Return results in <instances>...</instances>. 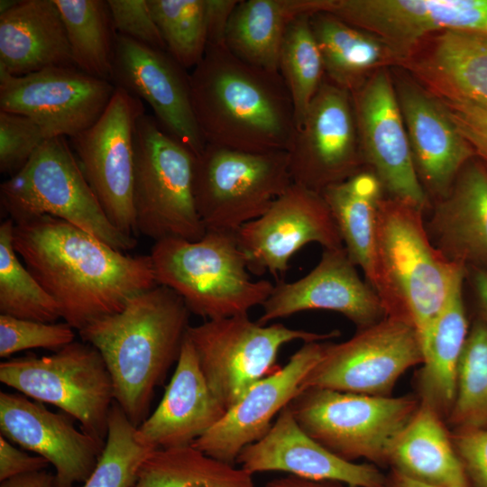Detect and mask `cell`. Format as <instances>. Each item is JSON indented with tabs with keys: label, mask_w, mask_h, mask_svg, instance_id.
I'll use <instances>...</instances> for the list:
<instances>
[{
	"label": "cell",
	"mask_w": 487,
	"mask_h": 487,
	"mask_svg": "<svg viewBox=\"0 0 487 487\" xmlns=\"http://www.w3.org/2000/svg\"><path fill=\"white\" fill-rule=\"evenodd\" d=\"M190 313L178 293L157 284L78 331L102 355L115 401L136 427L148 417L155 388L179 359Z\"/></svg>",
	"instance_id": "cell-3"
},
{
	"label": "cell",
	"mask_w": 487,
	"mask_h": 487,
	"mask_svg": "<svg viewBox=\"0 0 487 487\" xmlns=\"http://www.w3.org/2000/svg\"><path fill=\"white\" fill-rule=\"evenodd\" d=\"M394 86L416 173L432 204L475 155L433 94L413 78H399Z\"/></svg>",
	"instance_id": "cell-23"
},
{
	"label": "cell",
	"mask_w": 487,
	"mask_h": 487,
	"mask_svg": "<svg viewBox=\"0 0 487 487\" xmlns=\"http://www.w3.org/2000/svg\"><path fill=\"white\" fill-rule=\"evenodd\" d=\"M116 34L167 52L148 0H107Z\"/></svg>",
	"instance_id": "cell-43"
},
{
	"label": "cell",
	"mask_w": 487,
	"mask_h": 487,
	"mask_svg": "<svg viewBox=\"0 0 487 487\" xmlns=\"http://www.w3.org/2000/svg\"><path fill=\"white\" fill-rule=\"evenodd\" d=\"M236 463L253 474L285 472L348 487H382L385 480V473L375 464L346 461L322 446L299 426L289 406L262 438L240 452Z\"/></svg>",
	"instance_id": "cell-24"
},
{
	"label": "cell",
	"mask_w": 487,
	"mask_h": 487,
	"mask_svg": "<svg viewBox=\"0 0 487 487\" xmlns=\"http://www.w3.org/2000/svg\"><path fill=\"white\" fill-rule=\"evenodd\" d=\"M399 66L436 97L487 110V35L460 31L433 34Z\"/></svg>",
	"instance_id": "cell-26"
},
{
	"label": "cell",
	"mask_w": 487,
	"mask_h": 487,
	"mask_svg": "<svg viewBox=\"0 0 487 487\" xmlns=\"http://www.w3.org/2000/svg\"><path fill=\"white\" fill-rule=\"evenodd\" d=\"M466 276L467 270L453 284L416 380L419 401L431 407L445 420L454 403L459 362L470 329L464 299Z\"/></svg>",
	"instance_id": "cell-31"
},
{
	"label": "cell",
	"mask_w": 487,
	"mask_h": 487,
	"mask_svg": "<svg viewBox=\"0 0 487 487\" xmlns=\"http://www.w3.org/2000/svg\"><path fill=\"white\" fill-rule=\"evenodd\" d=\"M237 0H207V44L225 43L228 22Z\"/></svg>",
	"instance_id": "cell-47"
},
{
	"label": "cell",
	"mask_w": 487,
	"mask_h": 487,
	"mask_svg": "<svg viewBox=\"0 0 487 487\" xmlns=\"http://www.w3.org/2000/svg\"><path fill=\"white\" fill-rule=\"evenodd\" d=\"M60 13L75 66L111 81L116 32L107 1L54 0Z\"/></svg>",
	"instance_id": "cell-35"
},
{
	"label": "cell",
	"mask_w": 487,
	"mask_h": 487,
	"mask_svg": "<svg viewBox=\"0 0 487 487\" xmlns=\"http://www.w3.org/2000/svg\"><path fill=\"white\" fill-rule=\"evenodd\" d=\"M310 23L326 78L350 93L378 69L398 65L396 55L382 40L329 13L312 14Z\"/></svg>",
	"instance_id": "cell-33"
},
{
	"label": "cell",
	"mask_w": 487,
	"mask_h": 487,
	"mask_svg": "<svg viewBox=\"0 0 487 487\" xmlns=\"http://www.w3.org/2000/svg\"><path fill=\"white\" fill-rule=\"evenodd\" d=\"M262 307L257 321L262 325L320 309L340 313L362 329L388 316L375 290L360 278L345 246L323 249L314 269L293 282H278Z\"/></svg>",
	"instance_id": "cell-21"
},
{
	"label": "cell",
	"mask_w": 487,
	"mask_h": 487,
	"mask_svg": "<svg viewBox=\"0 0 487 487\" xmlns=\"http://www.w3.org/2000/svg\"><path fill=\"white\" fill-rule=\"evenodd\" d=\"M325 12L382 40L398 66L433 34L487 35V0H327Z\"/></svg>",
	"instance_id": "cell-17"
},
{
	"label": "cell",
	"mask_w": 487,
	"mask_h": 487,
	"mask_svg": "<svg viewBox=\"0 0 487 487\" xmlns=\"http://www.w3.org/2000/svg\"><path fill=\"white\" fill-rule=\"evenodd\" d=\"M157 284L178 293L189 311L207 320L248 314L273 286L253 280L234 232L207 230L198 241L165 238L150 254Z\"/></svg>",
	"instance_id": "cell-5"
},
{
	"label": "cell",
	"mask_w": 487,
	"mask_h": 487,
	"mask_svg": "<svg viewBox=\"0 0 487 487\" xmlns=\"http://www.w3.org/2000/svg\"><path fill=\"white\" fill-rule=\"evenodd\" d=\"M388 467L433 485L470 487L446 420L420 401L391 449Z\"/></svg>",
	"instance_id": "cell-29"
},
{
	"label": "cell",
	"mask_w": 487,
	"mask_h": 487,
	"mask_svg": "<svg viewBox=\"0 0 487 487\" xmlns=\"http://www.w3.org/2000/svg\"><path fill=\"white\" fill-rule=\"evenodd\" d=\"M311 15H301L289 25L279 58L278 71L293 104L296 129L326 77Z\"/></svg>",
	"instance_id": "cell-37"
},
{
	"label": "cell",
	"mask_w": 487,
	"mask_h": 487,
	"mask_svg": "<svg viewBox=\"0 0 487 487\" xmlns=\"http://www.w3.org/2000/svg\"><path fill=\"white\" fill-rule=\"evenodd\" d=\"M424 354L408 320L387 316L357 329L350 339L326 344L323 357L308 374L301 391L322 388L372 396H391L399 379L421 365Z\"/></svg>",
	"instance_id": "cell-12"
},
{
	"label": "cell",
	"mask_w": 487,
	"mask_h": 487,
	"mask_svg": "<svg viewBox=\"0 0 487 487\" xmlns=\"http://www.w3.org/2000/svg\"><path fill=\"white\" fill-rule=\"evenodd\" d=\"M111 82L145 101L159 124L196 157L202 152L189 74L168 52L116 34Z\"/></svg>",
	"instance_id": "cell-19"
},
{
	"label": "cell",
	"mask_w": 487,
	"mask_h": 487,
	"mask_svg": "<svg viewBox=\"0 0 487 487\" xmlns=\"http://www.w3.org/2000/svg\"><path fill=\"white\" fill-rule=\"evenodd\" d=\"M419 405L418 396H372L308 388L288 405L299 426L335 455L388 467L391 449Z\"/></svg>",
	"instance_id": "cell-8"
},
{
	"label": "cell",
	"mask_w": 487,
	"mask_h": 487,
	"mask_svg": "<svg viewBox=\"0 0 487 487\" xmlns=\"http://www.w3.org/2000/svg\"><path fill=\"white\" fill-rule=\"evenodd\" d=\"M142 101L123 88L98 120L70 138L79 166L110 221L133 235V136Z\"/></svg>",
	"instance_id": "cell-13"
},
{
	"label": "cell",
	"mask_w": 487,
	"mask_h": 487,
	"mask_svg": "<svg viewBox=\"0 0 487 487\" xmlns=\"http://www.w3.org/2000/svg\"><path fill=\"white\" fill-rule=\"evenodd\" d=\"M14 247L79 331L119 312L157 285L150 255H130L62 219L41 216L14 223Z\"/></svg>",
	"instance_id": "cell-1"
},
{
	"label": "cell",
	"mask_w": 487,
	"mask_h": 487,
	"mask_svg": "<svg viewBox=\"0 0 487 487\" xmlns=\"http://www.w3.org/2000/svg\"><path fill=\"white\" fill-rule=\"evenodd\" d=\"M14 221L0 225V313L43 323L61 317L57 302L21 262L14 250Z\"/></svg>",
	"instance_id": "cell-36"
},
{
	"label": "cell",
	"mask_w": 487,
	"mask_h": 487,
	"mask_svg": "<svg viewBox=\"0 0 487 487\" xmlns=\"http://www.w3.org/2000/svg\"><path fill=\"white\" fill-rule=\"evenodd\" d=\"M189 85L206 144L247 152L289 149L296 133L294 109L279 72L243 61L225 43L207 44Z\"/></svg>",
	"instance_id": "cell-2"
},
{
	"label": "cell",
	"mask_w": 487,
	"mask_h": 487,
	"mask_svg": "<svg viewBox=\"0 0 487 487\" xmlns=\"http://www.w3.org/2000/svg\"><path fill=\"white\" fill-rule=\"evenodd\" d=\"M446 423L453 431L487 429V323L481 317L469 329Z\"/></svg>",
	"instance_id": "cell-38"
},
{
	"label": "cell",
	"mask_w": 487,
	"mask_h": 487,
	"mask_svg": "<svg viewBox=\"0 0 487 487\" xmlns=\"http://www.w3.org/2000/svg\"><path fill=\"white\" fill-rule=\"evenodd\" d=\"M234 234L249 271L256 274L285 272L292 255L311 243L323 249L344 247L322 194L294 183L263 215Z\"/></svg>",
	"instance_id": "cell-18"
},
{
	"label": "cell",
	"mask_w": 487,
	"mask_h": 487,
	"mask_svg": "<svg viewBox=\"0 0 487 487\" xmlns=\"http://www.w3.org/2000/svg\"><path fill=\"white\" fill-rule=\"evenodd\" d=\"M167 52L186 70L202 60L207 46V0H148Z\"/></svg>",
	"instance_id": "cell-39"
},
{
	"label": "cell",
	"mask_w": 487,
	"mask_h": 487,
	"mask_svg": "<svg viewBox=\"0 0 487 487\" xmlns=\"http://www.w3.org/2000/svg\"><path fill=\"white\" fill-rule=\"evenodd\" d=\"M68 323H43L0 315V356L31 348L58 351L75 340Z\"/></svg>",
	"instance_id": "cell-41"
},
{
	"label": "cell",
	"mask_w": 487,
	"mask_h": 487,
	"mask_svg": "<svg viewBox=\"0 0 487 487\" xmlns=\"http://www.w3.org/2000/svg\"><path fill=\"white\" fill-rule=\"evenodd\" d=\"M292 183L286 151L206 144L196 157L194 198L206 230L237 231L263 215Z\"/></svg>",
	"instance_id": "cell-9"
},
{
	"label": "cell",
	"mask_w": 487,
	"mask_h": 487,
	"mask_svg": "<svg viewBox=\"0 0 487 487\" xmlns=\"http://www.w3.org/2000/svg\"><path fill=\"white\" fill-rule=\"evenodd\" d=\"M288 154L292 182L318 193L363 170L348 90L325 77Z\"/></svg>",
	"instance_id": "cell-15"
},
{
	"label": "cell",
	"mask_w": 487,
	"mask_h": 487,
	"mask_svg": "<svg viewBox=\"0 0 487 487\" xmlns=\"http://www.w3.org/2000/svg\"><path fill=\"white\" fill-rule=\"evenodd\" d=\"M327 0L238 1L227 24L225 43L243 61L279 72L289 25L301 15L324 12Z\"/></svg>",
	"instance_id": "cell-30"
},
{
	"label": "cell",
	"mask_w": 487,
	"mask_h": 487,
	"mask_svg": "<svg viewBox=\"0 0 487 487\" xmlns=\"http://www.w3.org/2000/svg\"><path fill=\"white\" fill-rule=\"evenodd\" d=\"M225 412L208 387L186 335L165 393L156 409L136 427L135 436L155 449L191 446Z\"/></svg>",
	"instance_id": "cell-25"
},
{
	"label": "cell",
	"mask_w": 487,
	"mask_h": 487,
	"mask_svg": "<svg viewBox=\"0 0 487 487\" xmlns=\"http://www.w3.org/2000/svg\"><path fill=\"white\" fill-rule=\"evenodd\" d=\"M136 427L114 401L108 418V431L100 458L82 487H133L147 457L156 450L141 444Z\"/></svg>",
	"instance_id": "cell-40"
},
{
	"label": "cell",
	"mask_w": 487,
	"mask_h": 487,
	"mask_svg": "<svg viewBox=\"0 0 487 487\" xmlns=\"http://www.w3.org/2000/svg\"><path fill=\"white\" fill-rule=\"evenodd\" d=\"M133 487H255L253 473L193 446L154 450Z\"/></svg>",
	"instance_id": "cell-34"
},
{
	"label": "cell",
	"mask_w": 487,
	"mask_h": 487,
	"mask_svg": "<svg viewBox=\"0 0 487 487\" xmlns=\"http://www.w3.org/2000/svg\"><path fill=\"white\" fill-rule=\"evenodd\" d=\"M470 487H487V429L452 431Z\"/></svg>",
	"instance_id": "cell-45"
},
{
	"label": "cell",
	"mask_w": 487,
	"mask_h": 487,
	"mask_svg": "<svg viewBox=\"0 0 487 487\" xmlns=\"http://www.w3.org/2000/svg\"><path fill=\"white\" fill-rule=\"evenodd\" d=\"M425 219L432 244L451 262L487 271V169L473 159Z\"/></svg>",
	"instance_id": "cell-27"
},
{
	"label": "cell",
	"mask_w": 487,
	"mask_h": 487,
	"mask_svg": "<svg viewBox=\"0 0 487 487\" xmlns=\"http://www.w3.org/2000/svg\"><path fill=\"white\" fill-rule=\"evenodd\" d=\"M0 202L14 223L51 216L122 252L137 244L107 217L66 137L46 139L23 167L1 184Z\"/></svg>",
	"instance_id": "cell-6"
},
{
	"label": "cell",
	"mask_w": 487,
	"mask_h": 487,
	"mask_svg": "<svg viewBox=\"0 0 487 487\" xmlns=\"http://www.w3.org/2000/svg\"><path fill=\"white\" fill-rule=\"evenodd\" d=\"M115 86L77 67L23 76L0 70V111L28 116L46 139L73 137L91 127L107 107Z\"/></svg>",
	"instance_id": "cell-14"
},
{
	"label": "cell",
	"mask_w": 487,
	"mask_h": 487,
	"mask_svg": "<svg viewBox=\"0 0 487 487\" xmlns=\"http://www.w3.org/2000/svg\"><path fill=\"white\" fill-rule=\"evenodd\" d=\"M326 344L308 342L288 363L253 385L223 418L191 446L234 464L240 452L262 438L272 419L300 392L308 374L325 354Z\"/></svg>",
	"instance_id": "cell-20"
},
{
	"label": "cell",
	"mask_w": 487,
	"mask_h": 487,
	"mask_svg": "<svg viewBox=\"0 0 487 487\" xmlns=\"http://www.w3.org/2000/svg\"><path fill=\"white\" fill-rule=\"evenodd\" d=\"M425 212L383 197L378 211L375 292L388 316L412 324L423 354L457 276L467 269L449 261L431 242Z\"/></svg>",
	"instance_id": "cell-4"
},
{
	"label": "cell",
	"mask_w": 487,
	"mask_h": 487,
	"mask_svg": "<svg viewBox=\"0 0 487 487\" xmlns=\"http://www.w3.org/2000/svg\"><path fill=\"white\" fill-rule=\"evenodd\" d=\"M338 330L317 333L282 324L262 325L248 314L206 320L190 326L187 337L213 394L225 410L257 381L271 374L280 348L292 341L322 342Z\"/></svg>",
	"instance_id": "cell-11"
},
{
	"label": "cell",
	"mask_w": 487,
	"mask_h": 487,
	"mask_svg": "<svg viewBox=\"0 0 487 487\" xmlns=\"http://www.w3.org/2000/svg\"><path fill=\"white\" fill-rule=\"evenodd\" d=\"M0 487H56L55 475L44 470L24 473L1 482Z\"/></svg>",
	"instance_id": "cell-48"
},
{
	"label": "cell",
	"mask_w": 487,
	"mask_h": 487,
	"mask_svg": "<svg viewBox=\"0 0 487 487\" xmlns=\"http://www.w3.org/2000/svg\"><path fill=\"white\" fill-rule=\"evenodd\" d=\"M467 278L471 280L480 317L487 323V271L473 267L468 268Z\"/></svg>",
	"instance_id": "cell-49"
},
{
	"label": "cell",
	"mask_w": 487,
	"mask_h": 487,
	"mask_svg": "<svg viewBox=\"0 0 487 487\" xmlns=\"http://www.w3.org/2000/svg\"><path fill=\"white\" fill-rule=\"evenodd\" d=\"M68 418L23 394L0 392L1 435L51 464L56 487L84 483L106 443L78 431Z\"/></svg>",
	"instance_id": "cell-22"
},
{
	"label": "cell",
	"mask_w": 487,
	"mask_h": 487,
	"mask_svg": "<svg viewBox=\"0 0 487 487\" xmlns=\"http://www.w3.org/2000/svg\"><path fill=\"white\" fill-rule=\"evenodd\" d=\"M382 487H444L422 482L407 477L399 472L390 469L385 473V480Z\"/></svg>",
	"instance_id": "cell-51"
},
{
	"label": "cell",
	"mask_w": 487,
	"mask_h": 487,
	"mask_svg": "<svg viewBox=\"0 0 487 487\" xmlns=\"http://www.w3.org/2000/svg\"><path fill=\"white\" fill-rule=\"evenodd\" d=\"M19 3V0H1L0 1V14H3Z\"/></svg>",
	"instance_id": "cell-52"
},
{
	"label": "cell",
	"mask_w": 487,
	"mask_h": 487,
	"mask_svg": "<svg viewBox=\"0 0 487 487\" xmlns=\"http://www.w3.org/2000/svg\"><path fill=\"white\" fill-rule=\"evenodd\" d=\"M46 140L28 116L0 111V171L14 175Z\"/></svg>",
	"instance_id": "cell-42"
},
{
	"label": "cell",
	"mask_w": 487,
	"mask_h": 487,
	"mask_svg": "<svg viewBox=\"0 0 487 487\" xmlns=\"http://www.w3.org/2000/svg\"><path fill=\"white\" fill-rule=\"evenodd\" d=\"M76 67L54 0H22L0 14V70L23 76Z\"/></svg>",
	"instance_id": "cell-28"
},
{
	"label": "cell",
	"mask_w": 487,
	"mask_h": 487,
	"mask_svg": "<svg viewBox=\"0 0 487 487\" xmlns=\"http://www.w3.org/2000/svg\"><path fill=\"white\" fill-rule=\"evenodd\" d=\"M338 228L349 258L363 271L375 290L378 283V211L384 191L370 170H362L349 179L321 192Z\"/></svg>",
	"instance_id": "cell-32"
},
{
	"label": "cell",
	"mask_w": 487,
	"mask_h": 487,
	"mask_svg": "<svg viewBox=\"0 0 487 487\" xmlns=\"http://www.w3.org/2000/svg\"><path fill=\"white\" fill-rule=\"evenodd\" d=\"M196 156L151 115L136 122L133 136L135 231L155 242L198 241L206 227L194 198Z\"/></svg>",
	"instance_id": "cell-7"
},
{
	"label": "cell",
	"mask_w": 487,
	"mask_h": 487,
	"mask_svg": "<svg viewBox=\"0 0 487 487\" xmlns=\"http://www.w3.org/2000/svg\"><path fill=\"white\" fill-rule=\"evenodd\" d=\"M437 99L474 155L487 169V110L463 100Z\"/></svg>",
	"instance_id": "cell-44"
},
{
	"label": "cell",
	"mask_w": 487,
	"mask_h": 487,
	"mask_svg": "<svg viewBox=\"0 0 487 487\" xmlns=\"http://www.w3.org/2000/svg\"><path fill=\"white\" fill-rule=\"evenodd\" d=\"M0 381L58 407L78 420L83 432L106 442L115 391L106 364L93 345L74 341L51 355L3 361Z\"/></svg>",
	"instance_id": "cell-10"
},
{
	"label": "cell",
	"mask_w": 487,
	"mask_h": 487,
	"mask_svg": "<svg viewBox=\"0 0 487 487\" xmlns=\"http://www.w3.org/2000/svg\"><path fill=\"white\" fill-rule=\"evenodd\" d=\"M49 464L40 455L19 450L0 435V482L17 475L42 471Z\"/></svg>",
	"instance_id": "cell-46"
},
{
	"label": "cell",
	"mask_w": 487,
	"mask_h": 487,
	"mask_svg": "<svg viewBox=\"0 0 487 487\" xmlns=\"http://www.w3.org/2000/svg\"><path fill=\"white\" fill-rule=\"evenodd\" d=\"M264 487H348L343 483L329 481H311L293 475L277 478L268 482Z\"/></svg>",
	"instance_id": "cell-50"
},
{
	"label": "cell",
	"mask_w": 487,
	"mask_h": 487,
	"mask_svg": "<svg viewBox=\"0 0 487 487\" xmlns=\"http://www.w3.org/2000/svg\"><path fill=\"white\" fill-rule=\"evenodd\" d=\"M351 96L363 164L379 179L387 197L408 202L427 213L431 202L416 173L394 81L388 69L375 71Z\"/></svg>",
	"instance_id": "cell-16"
}]
</instances>
